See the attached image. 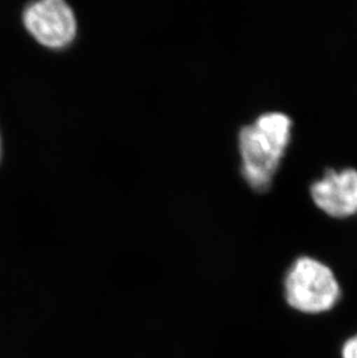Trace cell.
I'll return each instance as SVG.
<instances>
[{
  "mask_svg": "<svg viewBox=\"0 0 357 358\" xmlns=\"http://www.w3.org/2000/svg\"><path fill=\"white\" fill-rule=\"evenodd\" d=\"M342 357L357 358V335L348 340L342 349Z\"/></svg>",
  "mask_w": 357,
  "mask_h": 358,
  "instance_id": "cell-5",
  "label": "cell"
},
{
  "mask_svg": "<svg viewBox=\"0 0 357 358\" xmlns=\"http://www.w3.org/2000/svg\"><path fill=\"white\" fill-rule=\"evenodd\" d=\"M314 204L334 218H347L357 213V169H328L310 187Z\"/></svg>",
  "mask_w": 357,
  "mask_h": 358,
  "instance_id": "cell-4",
  "label": "cell"
},
{
  "mask_svg": "<svg viewBox=\"0 0 357 358\" xmlns=\"http://www.w3.org/2000/svg\"><path fill=\"white\" fill-rule=\"evenodd\" d=\"M340 287L330 267L314 257H298L286 278L290 306L304 313H321L333 308Z\"/></svg>",
  "mask_w": 357,
  "mask_h": 358,
  "instance_id": "cell-2",
  "label": "cell"
},
{
  "mask_svg": "<svg viewBox=\"0 0 357 358\" xmlns=\"http://www.w3.org/2000/svg\"><path fill=\"white\" fill-rule=\"evenodd\" d=\"M3 158V139H1V135H0V162Z\"/></svg>",
  "mask_w": 357,
  "mask_h": 358,
  "instance_id": "cell-6",
  "label": "cell"
},
{
  "mask_svg": "<svg viewBox=\"0 0 357 358\" xmlns=\"http://www.w3.org/2000/svg\"><path fill=\"white\" fill-rule=\"evenodd\" d=\"M22 22L28 33L50 50L66 49L77 38V17L63 0L28 3L22 10Z\"/></svg>",
  "mask_w": 357,
  "mask_h": 358,
  "instance_id": "cell-3",
  "label": "cell"
},
{
  "mask_svg": "<svg viewBox=\"0 0 357 358\" xmlns=\"http://www.w3.org/2000/svg\"><path fill=\"white\" fill-rule=\"evenodd\" d=\"M293 132V120L281 112H267L240 129L241 174L255 192L270 189L280 169Z\"/></svg>",
  "mask_w": 357,
  "mask_h": 358,
  "instance_id": "cell-1",
  "label": "cell"
}]
</instances>
